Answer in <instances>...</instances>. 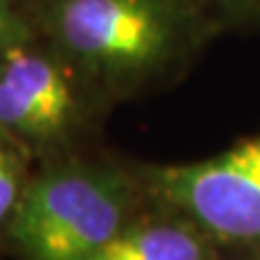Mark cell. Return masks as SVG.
Listing matches in <instances>:
<instances>
[{
    "mask_svg": "<svg viewBox=\"0 0 260 260\" xmlns=\"http://www.w3.org/2000/svg\"><path fill=\"white\" fill-rule=\"evenodd\" d=\"M20 9L113 107L174 85L221 35L200 0H24Z\"/></svg>",
    "mask_w": 260,
    "mask_h": 260,
    "instance_id": "6da1fadb",
    "label": "cell"
},
{
    "mask_svg": "<svg viewBox=\"0 0 260 260\" xmlns=\"http://www.w3.org/2000/svg\"><path fill=\"white\" fill-rule=\"evenodd\" d=\"M148 202L137 165L74 154L28 178L0 239L18 260H95Z\"/></svg>",
    "mask_w": 260,
    "mask_h": 260,
    "instance_id": "7a4b0ae2",
    "label": "cell"
},
{
    "mask_svg": "<svg viewBox=\"0 0 260 260\" xmlns=\"http://www.w3.org/2000/svg\"><path fill=\"white\" fill-rule=\"evenodd\" d=\"M111 109L35 30L0 56V133L42 165L83 154Z\"/></svg>",
    "mask_w": 260,
    "mask_h": 260,
    "instance_id": "3957f363",
    "label": "cell"
},
{
    "mask_svg": "<svg viewBox=\"0 0 260 260\" xmlns=\"http://www.w3.org/2000/svg\"><path fill=\"white\" fill-rule=\"evenodd\" d=\"M148 200L198 223L219 247L260 254V135L193 162L141 165Z\"/></svg>",
    "mask_w": 260,
    "mask_h": 260,
    "instance_id": "277c9868",
    "label": "cell"
},
{
    "mask_svg": "<svg viewBox=\"0 0 260 260\" xmlns=\"http://www.w3.org/2000/svg\"><path fill=\"white\" fill-rule=\"evenodd\" d=\"M219 249L189 217L148 202L95 260H219Z\"/></svg>",
    "mask_w": 260,
    "mask_h": 260,
    "instance_id": "5b68a950",
    "label": "cell"
},
{
    "mask_svg": "<svg viewBox=\"0 0 260 260\" xmlns=\"http://www.w3.org/2000/svg\"><path fill=\"white\" fill-rule=\"evenodd\" d=\"M30 158L0 133V234L13 215L28 182L26 162Z\"/></svg>",
    "mask_w": 260,
    "mask_h": 260,
    "instance_id": "8992f818",
    "label": "cell"
},
{
    "mask_svg": "<svg viewBox=\"0 0 260 260\" xmlns=\"http://www.w3.org/2000/svg\"><path fill=\"white\" fill-rule=\"evenodd\" d=\"M219 32H258L260 0H200Z\"/></svg>",
    "mask_w": 260,
    "mask_h": 260,
    "instance_id": "52a82bcc",
    "label": "cell"
},
{
    "mask_svg": "<svg viewBox=\"0 0 260 260\" xmlns=\"http://www.w3.org/2000/svg\"><path fill=\"white\" fill-rule=\"evenodd\" d=\"M32 32L30 22L20 7L11 5H0V56H3L9 48Z\"/></svg>",
    "mask_w": 260,
    "mask_h": 260,
    "instance_id": "ba28073f",
    "label": "cell"
},
{
    "mask_svg": "<svg viewBox=\"0 0 260 260\" xmlns=\"http://www.w3.org/2000/svg\"><path fill=\"white\" fill-rule=\"evenodd\" d=\"M0 5H11V7H22L24 0H0Z\"/></svg>",
    "mask_w": 260,
    "mask_h": 260,
    "instance_id": "9c48e42d",
    "label": "cell"
},
{
    "mask_svg": "<svg viewBox=\"0 0 260 260\" xmlns=\"http://www.w3.org/2000/svg\"><path fill=\"white\" fill-rule=\"evenodd\" d=\"M254 260H260V254H258V256H256V258H254Z\"/></svg>",
    "mask_w": 260,
    "mask_h": 260,
    "instance_id": "30bf717a",
    "label": "cell"
}]
</instances>
